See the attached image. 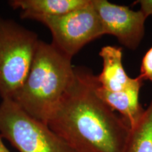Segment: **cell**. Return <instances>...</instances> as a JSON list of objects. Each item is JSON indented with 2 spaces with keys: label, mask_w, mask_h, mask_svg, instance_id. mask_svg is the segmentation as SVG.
<instances>
[{
  "label": "cell",
  "mask_w": 152,
  "mask_h": 152,
  "mask_svg": "<svg viewBox=\"0 0 152 152\" xmlns=\"http://www.w3.org/2000/svg\"><path fill=\"white\" fill-rule=\"evenodd\" d=\"M97 75L75 67V77L48 126L75 152H123L130 132L126 121L99 97Z\"/></svg>",
  "instance_id": "obj_1"
},
{
  "label": "cell",
  "mask_w": 152,
  "mask_h": 152,
  "mask_svg": "<svg viewBox=\"0 0 152 152\" xmlns=\"http://www.w3.org/2000/svg\"><path fill=\"white\" fill-rule=\"evenodd\" d=\"M133 4L140 5V10L147 18L149 16H152V0H139L134 1Z\"/></svg>",
  "instance_id": "obj_12"
},
{
  "label": "cell",
  "mask_w": 152,
  "mask_h": 152,
  "mask_svg": "<svg viewBox=\"0 0 152 152\" xmlns=\"http://www.w3.org/2000/svg\"><path fill=\"white\" fill-rule=\"evenodd\" d=\"M123 152H152V99L136 124L130 128Z\"/></svg>",
  "instance_id": "obj_10"
},
{
  "label": "cell",
  "mask_w": 152,
  "mask_h": 152,
  "mask_svg": "<svg viewBox=\"0 0 152 152\" xmlns=\"http://www.w3.org/2000/svg\"><path fill=\"white\" fill-rule=\"evenodd\" d=\"M140 76L143 80L152 82V47L143 56L140 66Z\"/></svg>",
  "instance_id": "obj_11"
},
{
  "label": "cell",
  "mask_w": 152,
  "mask_h": 152,
  "mask_svg": "<svg viewBox=\"0 0 152 152\" xmlns=\"http://www.w3.org/2000/svg\"><path fill=\"white\" fill-rule=\"evenodd\" d=\"M52 35V44L69 58L88 43L104 35L92 0L65 15L42 20Z\"/></svg>",
  "instance_id": "obj_5"
},
{
  "label": "cell",
  "mask_w": 152,
  "mask_h": 152,
  "mask_svg": "<svg viewBox=\"0 0 152 152\" xmlns=\"http://www.w3.org/2000/svg\"><path fill=\"white\" fill-rule=\"evenodd\" d=\"M143 81L139 75L132 77L130 84L118 92L104 90L100 87L99 83L96 88L99 97L112 110L119 112L130 128L136 124L144 111L140 103V92Z\"/></svg>",
  "instance_id": "obj_7"
},
{
  "label": "cell",
  "mask_w": 152,
  "mask_h": 152,
  "mask_svg": "<svg viewBox=\"0 0 152 152\" xmlns=\"http://www.w3.org/2000/svg\"><path fill=\"white\" fill-rule=\"evenodd\" d=\"M99 56L103 61V68L97 80L100 87L111 92L125 89L132 81L123 64V49L106 45L101 49Z\"/></svg>",
  "instance_id": "obj_9"
},
{
  "label": "cell",
  "mask_w": 152,
  "mask_h": 152,
  "mask_svg": "<svg viewBox=\"0 0 152 152\" xmlns=\"http://www.w3.org/2000/svg\"><path fill=\"white\" fill-rule=\"evenodd\" d=\"M39 39L34 32L0 16V96L12 99L29 73Z\"/></svg>",
  "instance_id": "obj_3"
},
{
  "label": "cell",
  "mask_w": 152,
  "mask_h": 152,
  "mask_svg": "<svg viewBox=\"0 0 152 152\" xmlns=\"http://www.w3.org/2000/svg\"><path fill=\"white\" fill-rule=\"evenodd\" d=\"M72 58L39 40L29 73L12 100L34 118L48 123L75 77Z\"/></svg>",
  "instance_id": "obj_2"
},
{
  "label": "cell",
  "mask_w": 152,
  "mask_h": 152,
  "mask_svg": "<svg viewBox=\"0 0 152 152\" xmlns=\"http://www.w3.org/2000/svg\"><path fill=\"white\" fill-rule=\"evenodd\" d=\"M92 3L104 35L114 36L128 49L134 50L137 48L145 33L144 25L147 18L143 13L107 0H92Z\"/></svg>",
  "instance_id": "obj_6"
},
{
  "label": "cell",
  "mask_w": 152,
  "mask_h": 152,
  "mask_svg": "<svg viewBox=\"0 0 152 152\" xmlns=\"http://www.w3.org/2000/svg\"><path fill=\"white\" fill-rule=\"evenodd\" d=\"M0 134L19 152H75L48 125L12 99H4L0 104Z\"/></svg>",
  "instance_id": "obj_4"
},
{
  "label": "cell",
  "mask_w": 152,
  "mask_h": 152,
  "mask_svg": "<svg viewBox=\"0 0 152 152\" xmlns=\"http://www.w3.org/2000/svg\"><path fill=\"white\" fill-rule=\"evenodd\" d=\"M90 0H12L9 5L20 9L22 18L40 22L43 19L65 15L83 7Z\"/></svg>",
  "instance_id": "obj_8"
},
{
  "label": "cell",
  "mask_w": 152,
  "mask_h": 152,
  "mask_svg": "<svg viewBox=\"0 0 152 152\" xmlns=\"http://www.w3.org/2000/svg\"><path fill=\"white\" fill-rule=\"evenodd\" d=\"M0 152H10L3 142L2 137L0 134Z\"/></svg>",
  "instance_id": "obj_13"
}]
</instances>
